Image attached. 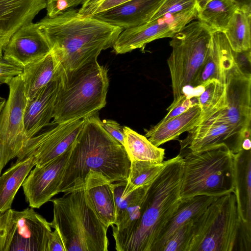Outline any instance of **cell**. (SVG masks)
I'll list each match as a JSON object with an SVG mask.
<instances>
[{
  "label": "cell",
  "mask_w": 251,
  "mask_h": 251,
  "mask_svg": "<svg viewBox=\"0 0 251 251\" xmlns=\"http://www.w3.org/2000/svg\"><path fill=\"white\" fill-rule=\"evenodd\" d=\"M78 10L68 9L36 23L59 64L67 73L97 60L102 50L111 48L123 29Z\"/></svg>",
  "instance_id": "obj_1"
},
{
  "label": "cell",
  "mask_w": 251,
  "mask_h": 251,
  "mask_svg": "<svg viewBox=\"0 0 251 251\" xmlns=\"http://www.w3.org/2000/svg\"><path fill=\"white\" fill-rule=\"evenodd\" d=\"M130 162L124 147L101 126L98 112L90 115L73 145L59 193L82 186L90 171L101 173L112 183L126 181Z\"/></svg>",
  "instance_id": "obj_2"
},
{
  "label": "cell",
  "mask_w": 251,
  "mask_h": 251,
  "mask_svg": "<svg viewBox=\"0 0 251 251\" xmlns=\"http://www.w3.org/2000/svg\"><path fill=\"white\" fill-rule=\"evenodd\" d=\"M183 164L179 154L168 160L148 189L138 220L129 231L114 237L117 251H153L182 200Z\"/></svg>",
  "instance_id": "obj_3"
},
{
  "label": "cell",
  "mask_w": 251,
  "mask_h": 251,
  "mask_svg": "<svg viewBox=\"0 0 251 251\" xmlns=\"http://www.w3.org/2000/svg\"><path fill=\"white\" fill-rule=\"evenodd\" d=\"M53 204L51 227L59 232L65 251H107L108 226L99 217L88 197L84 185Z\"/></svg>",
  "instance_id": "obj_4"
},
{
  "label": "cell",
  "mask_w": 251,
  "mask_h": 251,
  "mask_svg": "<svg viewBox=\"0 0 251 251\" xmlns=\"http://www.w3.org/2000/svg\"><path fill=\"white\" fill-rule=\"evenodd\" d=\"M107 72L97 60L60 72L52 122L84 118L103 108L109 87Z\"/></svg>",
  "instance_id": "obj_5"
},
{
  "label": "cell",
  "mask_w": 251,
  "mask_h": 251,
  "mask_svg": "<svg viewBox=\"0 0 251 251\" xmlns=\"http://www.w3.org/2000/svg\"><path fill=\"white\" fill-rule=\"evenodd\" d=\"M181 199L197 196L218 198L234 193L235 153L225 145L183 156Z\"/></svg>",
  "instance_id": "obj_6"
},
{
  "label": "cell",
  "mask_w": 251,
  "mask_h": 251,
  "mask_svg": "<svg viewBox=\"0 0 251 251\" xmlns=\"http://www.w3.org/2000/svg\"><path fill=\"white\" fill-rule=\"evenodd\" d=\"M240 225L235 194L216 198L193 222L183 251H237Z\"/></svg>",
  "instance_id": "obj_7"
},
{
  "label": "cell",
  "mask_w": 251,
  "mask_h": 251,
  "mask_svg": "<svg viewBox=\"0 0 251 251\" xmlns=\"http://www.w3.org/2000/svg\"><path fill=\"white\" fill-rule=\"evenodd\" d=\"M214 32L200 20L192 21L176 34L170 42L172 50L168 58L173 101L191 86L204 65Z\"/></svg>",
  "instance_id": "obj_8"
},
{
  "label": "cell",
  "mask_w": 251,
  "mask_h": 251,
  "mask_svg": "<svg viewBox=\"0 0 251 251\" xmlns=\"http://www.w3.org/2000/svg\"><path fill=\"white\" fill-rule=\"evenodd\" d=\"M9 95L0 113V167L17 157L26 141L24 113L27 100L21 75L7 84Z\"/></svg>",
  "instance_id": "obj_9"
},
{
  "label": "cell",
  "mask_w": 251,
  "mask_h": 251,
  "mask_svg": "<svg viewBox=\"0 0 251 251\" xmlns=\"http://www.w3.org/2000/svg\"><path fill=\"white\" fill-rule=\"evenodd\" d=\"M3 251H48L50 223L33 208L5 211Z\"/></svg>",
  "instance_id": "obj_10"
},
{
  "label": "cell",
  "mask_w": 251,
  "mask_h": 251,
  "mask_svg": "<svg viewBox=\"0 0 251 251\" xmlns=\"http://www.w3.org/2000/svg\"><path fill=\"white\" fill-rule=\"evenodd\" d=\"M226 108L210 118L233 126L244 138H251V74L234 62L226 74Z\"/></svg>",
  "instance_id": "obj_11"
},
{
  "label": "cell",
  "mask_w": 251,
  "mask_h": 251,
  "mask_svg": "<svg viewBox=\"0 0 251 251\" xmlns=\"http://www.w3.org/2000/svg\"><path fill=\"white\" fill-rule=\"evenodd\" d=\"M84 118L50 124L27 140L17 156V160L32 155L36 165L42 166L69 150L78 136Z\"/></svg>",
  "instance_id": "obj_12"
},
{
  "label": "cell",
  "mask_w": 251,
  "mask_h": 251,
  "mask_svg": "<svg viewBox=\"0 0 251 251\" xmlns=\"http://www.w3.org/2000/svg\"><path fill=\"white\" fill-rule=\"evenodd\" d=\"M197 7L168 13L147 24L123 30L113 45V52L124 54L144 48L156 39L172 38L186 25L197 18Z\"/></svg>",
  "instance_id": "obj_13"
},
{
  "label": "cell",
  "mask_w": 251,
  "mask_h": 251,
  "mask_svg": "<svg viewBox=\"0 0 251 251\" xmlns=\"http://www.w3.org/2000/svg\"><path fill=\"white\" fill-rule=\"evenodd\" d=\"M244 138L231 125L209 119L188 132L186 137L179 140V154L182 157L191 152H197L225 145L233 153L242 150Z\"/></svg>",
  "instance_id": "obj_14"
},
{
  "label": "cell",
  "mask_w": 251,
  "mask_h": 251,
  "mask_svg": "<svg viewBox=\"0 0 251 251\" xmlns=\"http://www.w3.org/2000/svg\"><path fill=\"white\" fill-rule=\"evenodd\" d=\"M72 148L42 166L35 165L30 171L22 185L30 207L39 208L59 193L63 171Z\"/></svg>",
  "instance_id": "obj_15"
},
{
  "label": "cell",
  "mask_w": 251,
  "mask_h": 251,
  "mask_svg": "<svg viewBox=\"0 0 251 251\" xmlns=\"http://www.w3.org/2000/svg\"><path fill=\"white\" fill-rule=\"evenodd\" d=\"M50 51L44 33L36 23L31 22L12 36L3 50L2 57L24 68Z\"/></svg>",
  "instance_id": "obj_16"
},
{
  "label": "cell",
  "mask_w": 251,
  "mask_h": 251,
  "mask_svg": "<svg viewBox=\"0 0 251 251\" xmlns=\"http://www.w3.org/2000/svg\"><path fill=\"white\" fill-rule=\"evenodd\" d=\"M46 7L47 0H0V58L12 36Z\"/></svg>",
  "instance_id": "obj_17"
},
{
  "label": "cell",
  "mask_w": 251,
  "mask_h": 251,
  "mask_svg": "<svg viewBox=\"0 0 251 251\" xmlns=\"http://www.w3.org/2000/svg\"><path fill=\"white\" fill-rule=\"evenodd\" d=\"M241 225L239 237L251 239V151L235 153L234 191Z\"/></svg>",
  "instance_id": "obj_18"
},
{
  "label": "cell",
  "mask_w": 251,
  "mask_h": 251,
  "mask_svg": "<svg viewBox=\"0 0 251 251\" xmlns=\"http://www.w3.org/2000/svg\"><path fill=\"white\" fill-rule=\"evenodd\" d=\"M165 0H129L89 16L123 30L147 24Z\"/></svg>",
  "instance_id": "obj_19"
},
{
  "label": "cell",
  "mask_w": 251,
  "mask_h": 251,
  "mask_svg": "<svg viewBox=\"0 0 251 251\" xmlns=\"http://www.w3.org/2000/svg\"><path fill=\"white\" fill-rule=\"evenodd\" d=\"M234 62L233 52L225 34L214 31L207 59L191 86L202 87L212 79L226 82V72Z\"/></svg>",
  "instance_id": "obj_20"
},
{
  "label": "cell",
  "mask_w": 251,
  "mask_h": 251,
  "mask_svg": "<svg viewBox=\"0 0 251 251\" xmlns=\"http://www.w3.org/2000/svg\"><path fill=\"white\" fill-rule=\"evenodd\" d=\"M57 90V80L52 81L27 101L24 113L26 141L50 125Z\"/></svg>",
  "instance_id": "obj_21"
},
{
  "label": "cell",
  "mask_w": 251,
  "mask_h": 251,
  "mask_svg": "<svg viewBox=\"0 0 251 251\" xmlns=\"http://www.w3.org/2000/svg\"><path fill=\"white\" fill-rule=\"evenodd\" d=\"M86 193L97 214L109 227L115 225L116 209L114 185L101 173L90 171L84 182Z\"/></svg>",
  "instance_id": "obj_22"
},
{
  "label": "cell",
  "mask_w": 251,
  "mask_h": 251,
  "mask_svg": "<svg viewBox=\"0 0 251 251\" xmlns=\"http://www.w3.org/2000/svg\"><path fill=\"white\" fill-rule=\"evenodd\" d=\"M205 121L198 103L183 113L146 130L145 136L154 146H159L178 138Z\"/></svg>",
  "instance_id": "obj_23"
},
{
  "label": "cell",
  "mask_w": 251,
  "mask_h": 251,
  "mask_svg": "<svg viewBox=\"0 0 251 251\" xmlns=\"http://www.w3.org/2000/svg\"><path fill=\"white\" fill-rule=\"evenodd\" d=\"M59 75V64L51 51L25 66L21 75L27 101L35 97L49 83L57 80Z\"/></svg>",
  "instance_id": "obj_24"
},
{
  "label": "cell",
  "mask_w": 251,
  "mask_h": 251,
  "mask_svg": "<svg viewBox=\"0 0 251 251\" xmlns=\"http://www.w3.org/2000/svg\"><path fill=\"white\" fill-rule=\"evenodd\" d=\"M216 198L197 196L182 199L176 211L160 235L153 251H161L165 242L177 229L191 220H196Z\"/></svg>",
  "instance_id": "obj_25"
},
{
  "label": "cell",
  "mask_w": 251,
  "mask_h": 251,
  "mask_svg": "<svg viewBox=\"0 0 251 251\" xmlns=\"http://www.w3.org/2000/svg\"><path fill=\"white\" fill-rule=\"evenodd\" d=\"M36 162L32 155L16 162L0 176V213L11 208L15 196Z\"/></svg>",
  "instance_id": "obj_26"
},
{
  "label": "cell",
  "mask_w": 251,
  "mask_h": 251,
  "mask_svg": "<svg viewBox=\"0 0 251 251\" xmlns=\"http://www.w3.org/2000/svg\"><path fill=\"white\" fill-rule=\"evenodd\" d=\"M251 5L238 7L223 31L234 52L251 49Z\"/></svg>",
  "instance_id": "obj_27"
},
{
  "label": "cell",
  "mask_w": 251,
  "mask_h": 251,
  "mask_svg": "<svg viewBox=\"0 0 251 251\" xmlns=\"http://www.w3.org/2000/svg\"><path fill=\"white\" fill-rule=\"evenodd\" d=\"M124 147L130 160L161 163L164 161L165 150L154 146L145 136L129 127L124 126Z\"/></svg>",
  "instance_id": "obj_28"
},
{
  "label": "cell",
  "mask_w": 251,
  "mask_h": 251,
  "mask_svg": "<svg viewBox=\"0 0 251 251\" xmlns=\"http://www.w3.org/2000/svg\"><path fill=\"white\" fill-rule=\"evenodd\" d=\"M238 6L232 0H210L197 13V19L214 31L223 32Z\"/></svg>",
  "instance_id": "obj_29"
},
{
  "label": "cell",
  "mask_w": 251,
  "mask_h": 251,
  "mask_svg": "<svg viewBox=\"0 0 251 251\" xmlns=\"http://www.w3.org/2000/svg\"><path fill=\"white\" fill-rule=\"evenodd\" d=\"M202 87L203 91L196 98L206 121L226 108V82L212 79L206 82Z\"/></svg>",
  "instance_id": "obj_30"
},
{
  "label": "cell",
  "mask_w": 251,
  "mask_h": 251,
  "mask_svg": "<svg viewBox=\"0 0 251 251\" xmlns=\"http://www.w3.org/2000/svg\"><path fill=\"white\" fill-rule=\"evenodd\" d=\"M167 162L168 160L161 163L131 161L129 174L123 195L126 196L139 187L151 184Z\"/></svg>",
  "instance_id": "obj_31"
},
{
  "label": "cell",
  "mask_w": 251,
  "mask_h": 251,
  "mask_svg": "<svg viewBox=\"0 0 251 251\" xmlns=\"http://www.w3.org/2000/svg\"><path fill=\"white\" fill-rule=\"evenodd\" d=\"M194 221L191 220L177 229L165 242L161 251H183Z\"/></svg>",
  "instance_id": "obj_32"
},
{
  "label": "cell",
  "mask_w": 251,
  "mask_h": 251,
  "mask_svg": "<svg viewBox=\"0 0 251 251\" xmlns=\"http://www.w3.org/2000/svg\"><path fill=\"white\" fill-rule=\"evenodd\" d=\"M197 7V0H165L150 22L168 13H175Z\"/></svg>",
  "instance_id": "obj_33"
},
{
  "label": "cell",
  "mask_w": 251,
  "mask_h": 251,
  "mask_svg": "<svg viewBox=\"0 0 251 251\" xmlns=\"http://www.w3.org/2000/svg\"><path fill=\"white\" fill-rule=\"evenodd\" d=\"M198 102L192 100L185 94L180 96L176 100L173 101L167 110L166 115L158 123L162 124L185 112Z\"/></svg>",
  "instance_id": "obj_34"
},
{
  "label": "cell",
  "mask_w": 251,
  "mask_h": 251,
  "mask_svg": "<svg viewBox=\"0 0 251 251\" xmlns=\"http://www.w3.org/2000/svg\"><path fill=\"white\" fill-rule=\"evenodd\" d=\"M88 0H47V16L52 17L66 10L83 5Z\"/></svg>",
  "instance_id": "obj_35"
},
{
  "label": "cell",
  "mask_w": 251,
  "mask_h": 251,
  "mask_svg": "<svg viewBox=\"0 0 251 251\" xmlns=\"http://www.w3.org/2000/svg\"><path fill=\"white\" fill-rule=\"evenodd\" d=\"M24 68L0 58V85L7 84L12 78L22 75Z\"/></svg>",
  "instance_id": "obj_36"
},
{
  "label": "cell",
  "mask_w": 251,
  "mask_h": 251,
  "mask_svg": "<svg viewBox=\"0 0 251 251\" xmlns=\"http://www.w3.org/2000/svg\"><path fill=\"white\" fill-rule=\"evenodd\" d=\"M101 125L112 137L124 146L125 138L124 126H121L117 122L109 119L101 121Z\"/></svg>",
  "instance_id": "obj_37"
},
{
  "label": "cell",
  "mask_w": 251,
  "mask_h": 251,
  "mask_svg": "<svg viewBox=\"0 0 251 251\" xmlns=\"http://www.w3.org/2000/svg\"><path fill=\"white\" fill-rule=\"evenodd\" d=\"M48 251H65L62 238L56 229L51 231L49 235Z\"/></svg>",
  "instance_id": "obj_38"
},
{
  "label": "cell",
  "mask_w": 251,
  "mask_h": 251,
  "mask_svg": "<svg viewBox=\"0 0 251 251\" xmlns=\"http://www.w3.org/2000/svg\"><path fill=\"white\" fill-rule=\"evenodd\" d=\"M129 0H103L91 12L89 16L105 11Z\"/></svg>",
  "instance_id": "obj_39"
},
{
  "label": "cell",
  "mask_w": 251,
  "mask_h": 251,
  "mask_svg": "<svg viewBox=\"0 0 251 251\" xmlns=\"http://www.w3.org/2000/svg\"><path fill=\"white\" fill-rule=\"evenodd\" d=\"M103 0H88L78 9V13L83 16H89L92 11Z\"/></svg>",
  "instance_id": "obj_40"
},
{
  "label": "cell",
  "mask_w": 251,
  "mask_h": 251,
  "mask_svg": "<svg viewBox=\"0 0 251 251\" xmlns=\"http://www.w3.org/2000/svg\"><path fill=\"white\" fill-rule=\"evenodd\" d=\"M6 213H0V251H3L5 234Z\"/></svg>",
  "instance_id": "obj_41"
},
{
  "label": "cell",
  "mask_w": 251,
  "mask_h": 251,
  "mask_svg": "<svg viewBox=\"0 0 251 251\" xmlns=\"http://www.w3.org/2000/svg\"><path fill=\"white\" fill-rule=\"evenodd\" d=\"M238 7L251 5V0H232Z\"/></svg>",
  "instance_id": "obj_42"
},
{
  "label": "cell",
  "mask_w": 251,
  "mask_h": 251,
  "mask_svg": "<svg viewBox=\"0 0 251 251\" xmlns=\"http://www.w3.org/2000/svg\"><path fill=\"white\" fill-rule=\"evenodd\" d=\"M210 0H197V11L201 10Z\"/></svg>",
  "instance_id": "obj_43"
},
{
  "label": "cell",
  "mask_w": 251,
  "mask_h": 251,
  "mask_svg": "<svg viewBox=\"0 0 251 251\" xmlns=\"http://www.w3.org/2000/svg\"><path fill=\"white\" fill-rule=\"evenodd\" d=\"M5 101L6 100L4 98L0 97V113L5 104Z\"/></svg>",
  "instance_id": "obj_44"
},
{
  "label": "cell",
  "mask_w": 251,
  "mask_h": 251,
  "mask_svg": "<svg viewBox=\"0 0 251 251\" xmlns=\"http://www.w3.org/2000/svg\"><path fill=\"white\" fill-rule=\"evenodd\" d=\"M1 171H2V170H1V169H0V173H1Z\"/></svg>",
  "instance_id": "obj_45"
}]
</instances>
